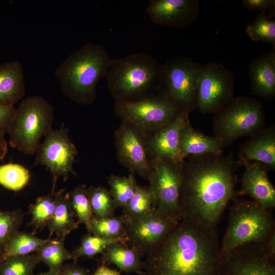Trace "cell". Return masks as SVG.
I'll return each instance as SVG.
<instances>
[{"label":"cell","instance_id":"cell-1","mask_svg":"<svg viewBox=\"0 0 275 275\" xmlns=\"http://www.w3.org/2000/svg\"><path fill=\"white\" fill-rule=\"evenodd\" d=\"M188 157L182 162L181 219L216 228L228 203L237 195L236 173L241 163L231 152Z\"/></svg>","mask_w":275,"mask_h":275},{"label":"cell","instance_id":"cell-2","mask_svg":"<svg viewBox=\"0 0 275 275\" xmlns=\"http://www.w3.org/2000/svg\"><path fill=\"white\" fill-rule=\"evenodd\" d=\"M216 228L181 219L147 254L142 275H222Z\"/></svg>","mask_w":275,"mask_h":275},{"label":"cell","instance_id":"cell-3","mask_svg":"<svg viewBox=\"0 0 275 275\" xmlns=\"http://www.w3.org/2000/svg\"><path fill=\"white\" fill-rule=\"evenodd\" d=\"M111 61L102 46L86 43L70 54L55 71L62 92L77 103H91L96 95L98 83L106 77Z\"/></svg>","mask_w":275,"mask_h":275},{"label":"cell","instance_id":"cell-4","mask_svg":"<svg viewBox=\"0 0 275 275\" xmlns=\"http://www.w3.org/2000/svg\"><path fill=\"white\" fill-rule=\"evenodd\" d=\"M162 67L163 64L144 52L112 59L106 76L108 88L117 101L147 97L150 91H159Z\"/></svg>","mask_w":275,"mask_h":275},{"label":"cell","instance_id":"cell-5","mask_svg":"<svg viewBox=\"0 0 275 275\" xmlns=\"http://www.w3.org/2000/svg\"><path fill=\"white\" fill-rule=\"evenodd\" d=\"M272 211L253 200H235L221 244L223 256L243 245L264 243L275 230Z\"/></svg>","mask_w":275,"mask_h":275},{"label":"cell","instance_id":"cell-6","mask_svg":"<svg viewBox=\"0 0 275 275\" xmlns=\"http://www.w3.org/2000/svg\"><path fill=\"white\" fill-rule=\"evenodd\" d=\"M53 107L41 96L22 99L8 131L9 144L25 155H35L41 140L52 129Z\"/></svg>","mask_w":275,"mask_h":275},{"label":"cell","instance_id":"cell-7","mask_svg":"<svg viewBox=\"0 0 275 275\" xmlns=\"http://www.w3.org/2000/svg\"><path fill=\"white\" fill-rule=\"evenodd\" d=\"M265 125L262 103L244 95L234 96L214 114L213 119L214 135L223 141L225 147L239 138L254 136Z\"/></svg>","mask_w":275,"mask_h":275},{"label":"cell","instance_id":"cell-8","mask_svg":"<svg viewBox=\"0 0 275 275\" xmlns=\"http://www.w3.org/2000/svg\"><path fill=\"white\" fill-rule=\"evenodd\" d=\"M201 66L190 58L174 57L163 64L159 91L180 110L197 108Z\"/></svg>","mask_w":275,"mask_h":275},{"label":"cell","instance_id":"cell-9","mask_svg":"<svg viewBox=\"0 0 275 275\" xmlns=\"http://www.w3.org/2000/svg\"><path fill=\"white\" fill-rule=\"evenodd\" d=\"M115 112L139 130L155 132L173 121L180 111L160 93L135 101H117Z\"/></svg>","mask_w":275,"mask_h":275},{"label":"cell","instance_id":"cell-10","mask_svg":"<svg viewBox=\"0 0 275 275\" xmlns=\"http://www.w3.org/2000/svg\"><path fill=\"white\" fill-rule=\"evenodd\" d=\"M77 151L71 140L68 129L62 124L59 129H52L44 138L35 154V164L44 166L51 176L54 194L57 180L66 181L74 174L73 163Z\"/></svg>","mask_w":275,"mask_h":275},{"label":"cell","instance_id":"cell-11","mask_svg":"<svg viewBox=\"0 0 275 275\" xmlns=\"http://www.w3.org/2000/svg\"><path fill=\"white\" fill-rule=\"evenodd\" d=\"M182 162L155 158L149 178V189L153 197L154 207L177 220H181L179 198Z\"/></svg>","mask_w":275,"mask_h":275},{"label":"cell","instance_id":"cell-12","mask_svg":"<svg viewBox=\"0 0 275 275\" xmlns=\"http://www.w3.org/2000/svg\"><path fill=\"white\" fill-rule=\"evenodd\" d=\"M234 89L230 70L221 63H207L200 70L197 108L202 114H214L234 97Z\"/></svg>","mask_w":275,"mask_h":275},{"label":"cell","instance_id":"cell-13","mask_svg":"<svg viewBox=\"0 0 275 275\" xmlns=\"http://www.w3.org/2000/svg\"><path fill=\"white\" fill-rule=\"evenodd\" d=\"M179 221L168 216L155 207L140 217H126L127 243L147 255Z\"/></svg>","mask_w":275,"mask_h":275},{"label":"cell","instance_id":"cell-14","mask_svg":"<svg viewBox=\"0 0 275 275\" xmlns=\"http://www.w3.org/2000/svg\"><path fill=\"white\" fill-rule=\"evenodd\" d=\"M223 257L222 275H275V258L263 243L240 246Z\"/></svg>","mask_w":275,"mask_h":275},{"label":"cell","instance_id":"cell-15","mask_svg":"<svg viewBox=\"0 0 275 275\" xmlns=\"http://www.w3.org/2000/svg\"><path fill=\"white\" fill-rule=\"evenodd\" d=\"M139 129L124 121L116 133L118 156L121 162L131 171L149 179L152 171L146 148Z\"/></svg>","mask_w":275,"mask_h":275},{"label":"cell","instance_id":"cell-16","mask_svg":"<svg viewBox=\"0 0 275 275\" xmlns=\"http://www.w3.org/2000/svg\"><path fill=\"white\" fill-rule=\"evenodd\" d=\"M199 9L197 0H152L146 12L159 25L183 28L196 19Z\"/></svg>","mask_w":275,"mask_h":275},{"label":"cell","instance_id":"cell-17","mask_svg":"<svg viewBox=\"0 0 275 275\" xmlns=\"http://www.w3.org/2000/svg\"><path fill=\"white\" fill-rule=\"evenodd\" d=\"M189 113L187 110L180 111L173 121L158 129L151 137L147 148L155 158L183 161L179 140L182 130L189 123Z\"/></svg>","mask_w":275,"mask_h":275},{"label":"cell","instance_id":"cell-18","mask_svg":"<svg viewBox=\"0 0 275 275\" xmlns=\"http://www.w3.org/2000/svg\"><path fill=\"white\" fill-rule=\"evenodd\" d=\"M238 195H247L261 206L275 207V188L267 175L268 169L263 164L252 161L245 164Z\"/></svg>","mask_w":275,"mask_h":275},{"label":"cell","instance_id":"cell-19","mask_svg":"<svg viewBox=\"0 0 275 275\" xmlns=\"http://www.w3.org/2000/svg\"><path fill=\"white\" fill-rule=\"evenodd\" d=\"M241 165L256 161L268 170L275 169V126L264 128L241 145L239 150Z\"/></svg>","mask_w":275,"mask_h":275},{"label":"cell","instance_id":"cell-20","mask_svg":"<svg viewBox=\"0 0 275 275\" xmlns=\"http://www.w3.org/2000/svg\"><path fill=\"white\" fill-rule=\"evenodd\" d=\"M248 77L253 94L267 101L275 98V47L255 58L249 66Z\"/></svg>","mask_w":275,"mask_h":275},{"label":"cell","instance_id":"cell-21","mask_svg":"<svg viewBox=\"0 0 275 275\" xmlns=\"http://www.w3.org/2000/svg\"><path fill=\"white\" fill-rule=\"evenodd\" d=\"M224 147L221 139L196 130L190 122L181 131L179 149L183 160L188 156L221 153Z\"/></svg>","mask_w":275,"mask_h":275},{"label":"cell","instance_id":"cell-22","mask_svg":"<svg viewBox=\"0 0 275 275\" xmlns=\"http://www.w3.org/2000/svg\"><path fill=\"white\" fill-rule=\"evenodd\" d=\"M24 75L18 61L0 64V104L14 106L25 93Z\"/></svg>","mask_w":275,"mask_h":275},{"label":"cell","instance_id":"cell-23","mask_svg":"<svg viewBox=\"0 0 275 275\" xmlns=\"http://www.w3.org/2000/svg\"><path fill=\"white\" fill-rule=\"evenodd\" d=\"M126 244L118 242L108 246L102 253L101 264H113L120 271L142 275L143 262L141 259L144 254Z\"/></svg>","mask_w":275,"mask_h":275},{"label":"cell","instance_id":"cell-24","mask_svg":"<svg viewBox=\"0 0 275 275\" xmlns=\"http://www.w3.org/2000/svg\"><path fill=\"white\" fill-rule=\"evenodd\" d=\"M55 208L47 225L49 238L55 234L57 237H66L73 230L78 227L74 219L75 214L72 209L69 194L65 189L55 192Z\"/></svg>","mask_w":275,"mask_h":275},{"label":"cell","instance_id":"cell-25","mask_svg":"<svg viewBox=\"0 0 275 275\" xmlns=\"http://www.w3.org/2000/svg\"><path fill=\"white\" fill-rule=\"evenodd\" d=\"M65 237L47 239V241L36 253L40 262H43L49 270L59 275L64 262L71 259V253L65 247Z\"/></svg>","mask_w":275,"mask_h":275},{"label":"cell","instance_id":"cell-26","mask_svg":"<svg viewBox=\"0 0 275 275\" xmlns=\"http://www.w3.org/2000/svg\"><path fill=\"white\" fill-rule=\"evenodd\" d=\"M24 231H18L8 241L3 253L6 259L11 256H25L38 251L47 241Z\"/></svg>","mask_w":275,"mask_h":275},{"label":"cell","instance_id":"cell-27","mask_svg":"<svg viewBox=\"0 0 275 275\" xmlns=\"http://www.w3.org/2000/svg\"><path fill=\"white\" fill-rule=\"evenodd\" d=\"M126 217L121 215L98 218L93 216L90 220L88 233L106 238H123L125 237Z\"/></svg>","mask_w":275,"mask_h":275},{"label":"cell","instance_id":"cell-28","mask_svg":"<svg viewBox=\"0 0 275 275\" xmlns=\"http://www.w3.org/2000/svg\"><path fill=\"white\" fill-rule=\"evenodd\" d=\"M118 242L127 243V240L123 238L102 237L88 233L82 237L80 245L71 252V259L76 262L80 258H92L102 254L108 246Z\"/></svg>","mask_w":275,"mask_h":275},{"label":"cell","instance_id":"cell-29","mask_svg":"<svg viewBox=\"0 0 275 275\" xmlns=\"http://www.w3.org/2000/svg\"><path fill=\"white\" fill-rule=\"evenodd\" d=\"M54 193L39 197L29 205V213L32 216L29 225L35 232L47 227L56 206Z\"/></svg>","mask_w":275,"mask_h":275},{"label":"cell","instance_id":"cell-30","mask_svg":"<svg viewBox=\"0 0 275 275\" xmlns=\"http://www.w3.org/2000/svg\"><path fill=\"white\" fill-rule=\"evenodd\" d=\"M110 193L115 208H123L131 199L135 191L137 184L133 175L127 177L114 175L107 178Z\"/></svg>","mask_w":275,"mask_h":275},{"label":"cell","instance_id":"cell-31","mask_svg":"<svg viewBox=\"0 0 275 275\" xmlns=\"http://www.w3.org/2000/svg\"><path fill=\"white\" fill-rule=\"evenodd\" d=\"M30 178V171L21 164L9 163L0 166V185L9 190H21Z\"/></svg>","mask_w":275,"mask_h":275},{"label":"cell","instance_id":"cell-32","mask_svg":"<svg viewBox=\"0 0 275 275\" xmlns=\"http://www.w3.org/2000/svg\"><path fill=\"white\" fill-rule=\"evenodd\" d=\"M87 194L94 217L101 218L114 215L116 208L107 188L90 186L87 188Z\"/></svg>","mask_w":275,"mask_h":275},{"label":"cell","instance_id":"cell-33","mask_svg":"<svg viewBox=\"0 0 275 275\" xmlns=\"http://www.w3.org/2000/svg\"><path fill=\"white\" fill-rule=\"evenodd\" d=\"M153 207L154 199L149 188L137 185L134 195L123 208V215L127 218H134L146 214Z\"/></svg>","mask_w":275,"mask_h":275},{"label":"cell","instance_id":"cell-34","mask_svg":"<svg viewBox=\"0 0 275 275\" xmlns=\"http://www.w3.org/2000/svg\"><path fill=\"white\" fill-rule=\"evenodd\" d=\"M245 31L252 41L267 42L275 47V20L269 19L265 12H259Z\"/></svg>","mask_w":275,"mask_h":275},{"label":"cell","instance_id":"cell-35","mask_svg":"<svg viewBox=\"0 0 275 275\" xmlns=\"http://www.w3.org/2000/svg\"><path fill=\"white\" fill-rule=\"evenodd\" d=\"M23 216L22 211L18 208L12 210L0 209V254L3 255L9 239L19 231Z\"/></svg>","mask_w":275,"mask_h":275},{"label":"cell","instance_id":"cell-36","mask_svg":"<svg viewBox=\"0 0 275 275\" xmlns=\"http://www.w3.org/2000/svg\"><path fill=\"white\" fill-rule=\"evenodd\" d=\"M39 263L36 253L11 256L5 259L0 267V275H33Z\"/></svg>","mask_w":275,"mask_h":275},{"label":"cell","instance_id":"cell-37","mask_svg":"<svg viewBox=\"0 0 275 275\" xmlns=\"http://www.w3.org/2000/svg\"><path fill=\"white\" fill-rule=\"evenodd\" d=\"M68 194L72 209L77 218L78 224H84L88 230L90 222L93 214L86 185H79Z\"/></svg>","mask_w":275,"mask_h":275},{"label":"cell","instance_id":"cell-38","mask_svg":"<svg viewBox=\"0 0 275 275\" xmlns=\"http://www.w3.org/2000/svg\"><path fill=\"white\" fill-rule=\"evenodd\" d=\"M244 8L252 11H268L267 17L270 19L275 15L274 0H243Z\"/></svg>","mask_w":275,"mask_h":275},{"label":"cell","instance_id":"cell-39","mask_svg":"<svg viewBox=\"0 0 275 275\" xmlns=\"http://www.w3.org/2000/svg\"><path fill=\"white\" fill-rule=\"evenodd\" d=\"M16 112L14 106L0 104V135L5 136L8 133Z\"/></svg>","mask_w":275,"mask_h":275},{"label":"cell","instance_id":"cell-40","mask_svg":"<svg viewBox=\"0 0 275 275\" xmlns=\"http://www.w3.org/2000/svg\"><path fill=\"white\" fill-rule=\"evenodd\" d=\"M59 275H89V271L73 261L64 264Z\"/></svg>","mask_w":275,"mask_h":275},{"label":"cell","instance_id":"cell-41","mask_svg":"<svg viewBox=\"0 0 275 275\" xmlns=\"http://www.w3.org/2000/svg\"><path fill=\"white\" fill-rule=\"evenodd\" d=\"M263 244L270 256L275 258V230L270 234Z\"/></svg>","mask_w":275,"mask_h":275},{"label":"cell","instance_id":"cell-42","mask_svg":"<svg viewBox=\"0 0 275 275\" xmlns=\"http://www.w3.org/2000/svg\"><path fill=\"white\" fill-rule=\"evenodd\" d=\"M93 275H120V272L109 268L105 265L101 264Z\"/></svg>","mask_w":275,"mask_h":275},{"label":"cell","instance_id":"cell-43","mask_svg":"<svg viewBox=\"0 0 275 275\" xmlns=\"http://www.w3.org/2000/svg\"><path fill=\"white\" fill-rule=\"evenodd\" d=\"M8 149V144L5 136L0 135V161L6 155Z\"/></svg>","mask_w":275,"mask_h":275},{"label":"cell","instance_id":"cell-44","mask_svg":"<svg viewBox=\"0 0 275 275\" xmlns=\"http://www.w3.org/2000/svg\"><path fill=\"white\" fill-rule=\"evenodd\" d=\"M33 275H59V274L56 273L54 272H53L50 270H48V271L43 272L39 273L37 274H33Z\"/></svg>","mask_w":275,"mask_h":275},{"label":"cell","instance_id":"cell-45","mask_svg":"<svg viewBox=\"0 0 275 275\" xmlns=\"http://www.w3.org/2000/svg\"><path fill=\"white\" fill-rule=\"evenodd\" d=\"M5 258L4 257L3 255L0 254V267L2 265Z\"/></svg>","mask_w":275,"mask_h":275}]
</instances>
